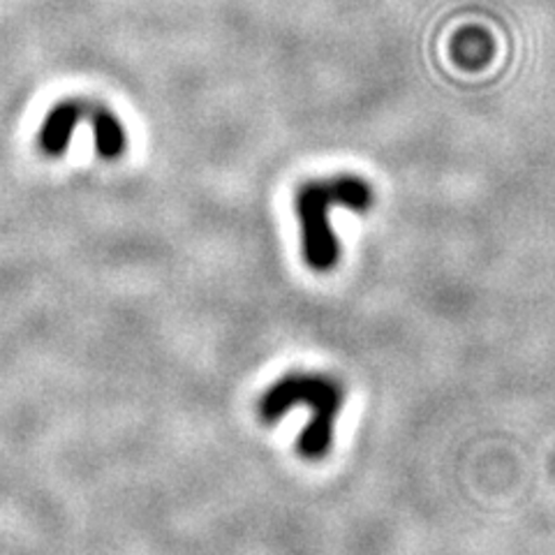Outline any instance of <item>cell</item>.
I'll return each mask as SVG.
<instances>
[{
    "mask_svg": "<svg viewBox=\"0 0 555 555\" xmlns=\"http://www.w3.org/2000/svg\"><path fill=\"white\" fill-rule=\"evenodd\" d=\"M89 118H91V126H93L95 149L100 153V158H107V160L120 158V155H124V151H126L128 137H126L124 126H120L118 116L112 114L109 109H104V107H91Z\"/></svg>",
    "mask_w": 555,
    "mask_h": 555,
    "instance_id": "obj_4",
    "label": "cell"
},
{
    "mask_svg": "<svg viewBox=\"0 0 555 555\" xmlns=\"http://www.w3.org/2000/svg\"><path fill=\"white\" fill-rule=\"evenodd\" d=\"M345 391L336 379L320 373H289L264 391L257 403L262 422L273 424L297 405H308L310 422L299 436V454L320 461L332 449L336 436V420L343 408Z\"/></svg>",
    "mask_w": 555,
    "mask_h": 555,
    "instance_id": "obj_1",
    "label": "cell"
},
{
    "mask_svg": "<svg viewBox=\"0 0 555 555\" xmlns=\"http://www.w3.org/2000/svg\"><path fill=\"white\" fill-rule=\"evenodd\" d=\"M83 116H89V107L81 102L67 100L56 104L54 109L49 112V116L44 118L42 130H40V146L51 158H59L67 151L69 139H73L75 128L79 126V120Z\"/></svg>",
    "mask_w": 555,
    "mask_h": 555,
    "instance_id": "obj_3",
    "label": "cell"
},
{
    "mask_svg": "<svg viewBox=\"0 0 555 555\" xmlns=\"http://www.w3.org/2000/svg\"><path fill=\"white\" fill-rule=\"evenodd\" d=\"M373 206V188L359 179L343 173L334 179L308 181L294 197V211L301 220V241L306 264L312 271H332L338 264L340 243L328 222L332 208L363 214Z\"/></svg>",
    "mask_w": 555,
    "mask_h": 555,
    "instance_id": "obj_2",
    "label": "cell"
},
{
    "mask_svg": "<svg viewBox=\"0 0 555 555\" xmlns=\"http://www.w3.org/2000/svg\"><path fill=\"white\" fill-rule=\"evenodd\" d=\"M454 59L465 67H479L491 54V42L481 30H465L454 40Z\"/></svg>",
    "mask_w": 555,
    "mask_h": 555,
    "instance_id": "obj_5",
    "label": "cell"
}]
</instances>
